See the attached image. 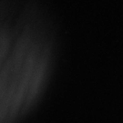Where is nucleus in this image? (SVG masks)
<instances>
[{
    "label": "nucleus",
    "mask_w": 123,
    "mask_h": 123,
    "mask_svg": "<svg viewBox=\"0 0 123 123\" xmlns=\"http://www.w3.org/2000/svg\"><path fill=\"white\" fill-rule=\"evenodd\" d=\"M53 34L31 0H0V92H38L53 66Z\"/></svg>",
    "instance_id": "f257e3e1"
}]
</instances>
